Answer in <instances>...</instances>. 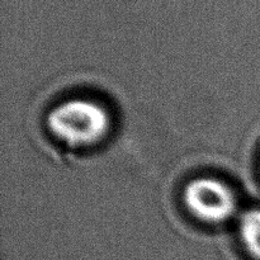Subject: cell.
I'll return each instance as SVG.
<instances>
[{
	"mask_svg": "<svg viewBox=\"0 0 260 260\" xmlns=\"http://www.w3.org/2000/svg\"><path fill=\"white\" fill-rule=\"evenodd\" d=\"M45 123L52 139L71 151L99 147L113 131V116L108 107L89 96L58 102L48 111Z\"/></svg>",
	"mask_w": 260,
	"mask_h": 260,
	"instance_id": "obj_1",
	"label": "cell"
},
{
	"mask_svg": "<svg viewBox=\"0 0 260 260\" xmlns=\"http://www.w3.org/2000/svg\"><path fill=\"white\" fill-rule=\"evenodd\" d=\"M187 212L207 226H222L239 216V198L226 180L201 175L188 180L182 193Z\"/></svg>",
	"mask_w": 260,
	"mask_h": 260,
	"instance_id": "obj_2",
	"label": "cell"
},
{
	"mask_svg": "<svg viewBox=\"0 0 260 260\" xmlns=\"http://www.w3.org/2000/svg\"><path fill=\"white\" fill-rule=\"evenodd\" d=\"M238 238L245 253L253 260H260V206L239 216Z\"/></svg>",
	"mask_w": 260,
	"mask_h": 260,
	"instance_id": "obj_3",
	"label": "cell"
}]
</instances>
